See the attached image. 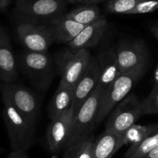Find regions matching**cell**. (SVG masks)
I'll list each match as a JSON object with an SVG mask.
<instances>
[{"label":"cell","instance_id":"cell-1","mask_svg":"<svg viewBox=\"0 0 158 158\" xmlns=\"http://www.w3.org/2000/svg\"><path fill=\"white\" fill-rule=\"evenodd\" d=\"M19 70L29 78L34 87L46 92L51 85L55 72L54 61L48 52H33L27 50L18 55Z\"/></svg>","mask_w":158,"mask_h":158},{"label":"cell","instance_id":"cell-2","mask_svg":"<svg viewBox=\"0 0 158 158\" xmlns=\"http://www.w3.org/2000/svg\"><path fill=\"white\" fill-rule=\"evenodd\" d=\"M2 118L13 151L26 152L34 144L36 137V126L23 116L5 98Z\"/></svg>","mask_w":158,"mask_h":158},{"label":"cell","instance_id":"cell-3","mask_svg":"<svg viewBox=\"0 0 158 158\" xmlns=\"http://www.w3.org/2000/svg\"><path fill=\"white\" fill-rule=\"evenodd\" d=\"M148 69V64L140 65L125 73H121L103 94L98 109L96 127L109 115L114 107L123 100L143 77Z\"/></svg>","mask_w":158,"mask_h":158},{"label":"cell","instance_id":"cell-4","mask_svg":"<svg viewBox=\"0 0 158 158\" xmlns=\"http://www.w3.org/2000/svg\"><path fill=\"white\" fill-rule=\"evenodd\" d=\"M104 92L96 88L93 93L74 114L65 148L92 134L96 128L100 103Z\"/></svg>","mask_w":158,"mask_h":158},{"label":"cell","instance_id":"cell-5","mask_svg":"<svg viewBox=\"0 0 158 158\" xmlns=\"http://www.w3.org/2000/svg\"><path fill=\"white\" fill-rule=\"evenodd\" d=\"M66 0H16L15 15L19 20L47 23L65 14Z\"/></svg>","mask_w":158,"mask_h":158},{"label":"cell","instance_id":"cell-6","mask_svg":"<svg viewBox=\"0 0 158 158\" xmlns=\"http://www.w3.org/2000/svg\"><path fill=\"white\" fill-rule=\"evenodd\" d=\"M92 57L89 50H72L67 48L57 53L54 61L60 81L74 88L85 71Z\"/></svg>","mask_w":158,"mask_h":158},{"label":"cell","instance_id":"cell-7","mask_svg":"<svg viewBox=\"0 0 158 158\" xmlns=\"http://www.w3.org/2000/svg\"><path fill=\"white\" fill-rule=\"evenodd\" d=\"M2 98H5L13 107L31 123L36 125L40 100L28 88L14 82H2L0 86Z\"/></svg>","mask_w":158,"mask_h":158},{"label":"cell","instance_id":"cell-8","mask_svg":"<svg viewBox=\"0 0 158 158\" xmlns=\"http://www.w3.org/2000/svg\"><path fill=\"white\" fill-rule=\"evenodd\" d=\"M108 116L105 130L121 137L127 129L143 116L141 102L133 94L127 95L112 109Z\"/></svg>","mask_w":158,"mask_h":158},{"label":"cell","instance_id":"cell-9","mask_svg":"<svg viewBox=\"0 0 158 158\" xmlns=\"http://www.w3.org/2000/svg\"><path fill=\"white\" fill-rule=\"evenodd\" d=\"M16 34L25 50L33 52H48L53 42L50 30L45 23L19 20Z\"/></svg>","mask_w":158,"mask_h":158},{"label":"cell","instance_id":"cell-10","mask_svg":"<svg viewBox=\"0 0 158 158\" xmlns=\"http://www.w3.org/2000/svg\"><path fill=\"white\" fill-rule=\"evenodd\" d=\"M116 54L120 74L149 63V50L141 40H123L116 46Z\"/></svg>","mask_w":158,"mask_h":158},{"label":"cell","instance_id":"cell-11","mask_svg":"<svg viewBox=\"0 0 158 158\" xmlns=\"http://www.w3.org/2000/svg\"><path fill=\"white\" fill-rule=\"evenodd\" d=\"M99 80V68L96 57H92L85 71L73 88L71 109L74 114L96 89Z\"/></svg>","mask_w":158,"mask_h":158},{"label":"cell","instance_id":"cell-12","mask_svg":"<svg viewBox=\"0 0 158 158\" xmlns=\"http://www.w3.org/2000/svg\"><path fill=\"white\" fill-rule=\"evenodd\" d=\"M73 118L74 113L71 108L60 117L51 120L46 135L47 143L51 153H57L64 150L71 131Z\"/></svg>","mask_w":158,"mask_h":158},{"label":"cell","instance_id":"cell-13","mask_svg":"<svg viewBox=\"0 0 158 158\" xmlns=\"http://www.w3.org/2000/svg\"><path fill=\"white\" fill-rule=\"evenodd\" d=\"M99 68V80L97 88L105 93L108 88L120 74L117 60L116 47H102L96 57Z\"/></svg>","mask_w":158,"mask_h":158},{"label":"cell","instance_id":"cell-14","mask_svg":"<svg viewBox=\"0 0 158 158\" xmlns=\"http://www.w3.org/2000/svg\"><path fill=\"white\" fill-rule=\"evenodd\" d=\"M17 59L15 57L10 36L0 24V81L14 82L18 76Z\"/></svg>","mask_w":158,"mask_h":158},{"label":"cell","instance_id":"cell-15","mask_svg":"<svg viewBox=\"0 0 158 158\" xmlns=\"http://www.w3.org/2000/svg\"><path fill=\"white\" fill-rule=\"evenodd\" d=\"M107 27L108 22L106 18L85 26L67 46L72 50H89L95 48L101 42Z\"/></svg>","mask_w":158,"mask_h":158},{"label":"cell","instance_id":"cell-16","mask_svg":"<svg viewBox=\"0 0 158 158\" xmlns=\"http://www.w3.org/2000/svg\"><path fill=\"white\" fill-rule=\"evenodd\" d=\"M45 24L49 29L53 42L61 44H69L85 27L68 19L64 14L53 19Z\"/></svg>","mask_w":158,"mask_h":158},{"label":"cell","instance_id":"cell-17","mask_svg":"<svg viewBox=\"0 0 158 158\" xmlns=\"http://www.w3.org/2000/svg\"><path fill=\"white\" fill-rule=\"evenodd\" d=\"M73 88L60 81L56 92L47 108L48 116L51 120L57 118L71 108Z\"/></svg>","mask_w":158,"mask_h":158},{"label":"cell","instance_id":"cell-18","mask_svg":"<svg viewBox=\"0 0 158 158\" xmlns=\"http://www.w3.org/2000/svg\"><path fill=\"white\" fill-rule=\"evenodd\" d=\"M122 147L123 144L120 136L105 130L96 139H94V158H112Z\"/></svg>","mask_w":158,"mask_h":158},{"label":"cell","instance_id":"cell-19","mask_svg":"<svg viewBox=\"0 0 158 158\" xmlns=\"http://www.w3.org/2000/svg\"><path fill=\"white\" fill-rule=\"evenodd\" d=\"M66 17L84 26L90 25L96 21L105 18L99 7L96 4H87L76 7L65 13Z\"/></svg>","mask_w":158,"mask_h":158},{"label":"cell","instance_id":"cell-20","mask_svg":"<svg viewBox=\"0 0 158 158\" xmlns=\"http://www.w3.org/2000/svg\"><path fill=\"white\" fill-rule=\"evenodd\" d=\"M158 146V130L153 132L143 140L130 145L123 158H141Z\"/></svg>","mask_w":158,"mask_h":158},{"label":"cell","instance_id":"cell-21","mask_svg":"<svg viewBox=\"0 0 158 158\" xmlns=\"http://www.w3.org/2000/svg\"><path fill=\"white\" fill-rule=\"evenodd\" d=\"M158 130V123L149 124V125H134L127 129L121 136V139L123 146L133 145L143 140L148 135Z\"/></svg>","mask_w":158,"mask_h":158},{"label":"cell","instance_id":"cell-22","mask_svg":"<svg viewBox=\"0 0 158 158\" xmlns=\"http://www.w3.org/2000/svg\"><path fill=\"white\" fill-rule=\"evenodd\" d=\"M94 136L91 134L64 149L63 158H94Z\"/></svg>","mask_w":158,"mask_h":158},{"label":"cell","instance_id":"cell-23","mask_svg":"<svg viewBox=\"0 0 158 158\" xmlns=\"http://www.w3.org/2000/svg\"><path fill=\"white\" fill-rule=\"evenodd\" d=\"M143 0H108L106 11L108 13L127 15Z\"/></svg>","mask_w":158,"mask_h":158},{"label":"cell","instance_id":"cell-24","mask_svg":"<svg viewBox=\"0 0 158 158\" xmlns=\"http://www.w3.org/2000/svg\"><path fill=\"white\" fill-rule=\"evenodd\" d=\"M142 115L158 114V88L153 87L148 96L141 102Z\"/></svg>","mask_w":158,"mask_h":158},{"label":"cell","instance_id":"cell-25","mask_svg":"<svg viewBox=\"0 0 158 158\" xmlns=\"http://www.w3.org/2000/svg\"><path fill=\"white\" fill-rule=\"evenodd\" d=\"M158 10V0H143L127 15H137L150 13Z\"/></svg>","mask_w":158,"mask_h":158},{"label":"cell","instance_id":"cell-26","mask_svg":"<svg viewBox=\"0 0 158 158\" xmlns=\"http://www.w3.org/2000/svg\"><path fill=\"white\" fill-rule=\"evenodd\" d=\"M67 2L73 4H83V5H87V4H97L99 2H102L104 1L108 0H66Z\"/></svg>","mask_w":158,"mask_h":158},{"label":"cell","instance_id":"cell-27","mask_svg":"<svg viewBox=\"0 0 158 158\" xmlns=\"http://www.w3.org/2000/svg\"><path fill=\"white\" fill-rule=\"evenodd\" d=\"M6 158H29L26 152L12 151Z\"/></svg>","mask_w":158,"mask_h":158},{"label":"cell","instance_id":"cell-28","mask_svg":"<svg viewBox=\"0 0 158 158\" xmlns=\"http://www.w3.org/2000/svg\"><path fill=\"white\" fill-rule=\"evenodd\" d=\"M150 31L153 36L158 40V22L153 23L150 26Z\"/></svg>","mask_w":158,"mask_h":158},{"label":"cell","instance_id":"cell-29","mask_svg":"<svg viewBox=\"0 0 158 158\" xmlns=\"http://www.w3.org/2000/svg\"><path fill=\"white\" fill-rule=\"evenodd\" d=\"M141 158H158V146Z\"/></svg>","mask_w":158,"mask_h":158},{"label":"cell","instance_id":"cell-30","mask_svg":"<svg viewBox=\"0 0 158 158\" xmlns=\"http://www.w3.org/2000/svg\"><path fill=\"white\" fill-rule=\"evenodd\" d=\"M10 3H11V0H0V11L6 10Z\"/></svg>","mask_w":158,"mask_h":158},{"label":"cell","instance_id":"cell-31","mask_svg":"<svg viewBox=\"0 0 158 158\" xmlns=\"http://www.w3.org/2000/svg\"><path fill=\"white\" fill-rule=\"evenodd\" d=\"M153 87L158 88V63L156 64L154 71V76H153Z\"/></svg>","mask_w":158,"mask_h":158}]
</instances>
